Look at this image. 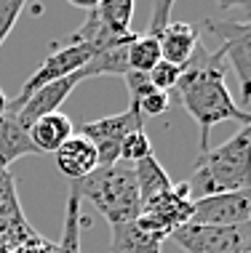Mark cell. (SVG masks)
<instances>
[{
    "label": "cell",
    "mask_w": 251,
    "mask_h": 253,
    "mask_svg": "<svg viewBox=\"0 0 251 253\" xmlns=\"http://www.w3.org/2000/svg\"><path fill=\"white\" fill-rule=\"evenodd\" d=\"M227 61L219 51H208L198 43L193 59L182 67V78L176 83L174 93L187 109V115L201 128V152L208 149L211 128L225 120H235L241 126H249V112H243L238 101L233 99L227 88Z\"/></svg>",
    "instance_id": "cell-1"
},
{
    "label": "cell",
    "mask_w": 251,
    "mask_h": 253,
    "mask_svg": "<svg viewBox=\"0 0 251 253\" xmlns=\"http://www.w3.org/2000/svg\"><path fill=\"white\" fill-rule=\"evenodd\" d=\"M249 155H251V128L241 126V131L230 136L216 149H206L193 163V176L187 187L190 197H208L222 192L249 189Z\"/></svg>",
    "instance_id": "cell-2"
},
{
    "label": "cell",
    "mask_w": 251,
    "mask_h": 253,
    "mask_svg": "<svg viewBox=\"0 0 251 253\" xmlns=\"http://www.w3.org/2000/svg\"><path fill=\"white\" fill-rule=\"evenodd\" d=\"M70 189L75 197H86L91 205L107 218L110 227L137 221L142 200L137 192V179H134V166L131 163H112V166H101L86 179L70 181Z\"/></svg>",
    "instance_id": "cell-3"
},
{
    "label": "cell",
    "mask_w": 251,
    "mask_h": 253,
    "mask_svg": "<svg viewBox=\"0 0 251 253\" xmlns=\"http://www.w3.org/2000/svg\"><path fill=\"white\" fill-rule=\"evenodd\" d=\"M206 30L219 40V51L227 67L235 70L241 85V109L249 112L251 101V16L246 19H206Z\"/></svg>",
    "instance_id": "cell-4"
},
{
    "label": "cell",
    "mask_w": 251,
    "mask_h": 253,
    "mask_svg": "<svg viewBox=\"0 0 251 253\" xmlns=\"http://www.w3.org/2000/svg\"><path fill=\"white\" fill-rule=\"evenodd\" d=\"M88 59H91V53H88V48H83V45L67 43V40H62V43H53L51 51H49V56L40 61L38 70L27 78V83L22 85L19 96L5 104V112L16 115L19 109H22V104L38 91V88H43V85L53 83V80H62V78H70V75L80 72L88 64Z\"/></svg>",
    "instance_id": "cell-5"
},
{
    "label": "cell",
    "mask_w": 251,
    "mask_h": 253,
    "mask_svg": "<svg viewBox=\"0 0 251 253\" xmlns=\"http://www.w3.org/2000/svg\"><path fill=\"white\" fill-rule=\"evenodd\" d=\"M190 218H193V197H190L187 181H179L168 192L142 203L137 224L142 229H147V232H152V235L166 240L176 229L190 224Z\"/></svg>",
    "instance_id": "cell-6"
},
{
    "label": "cell",
    "mask_w": 251,
    "mask_h": 253,
    "mask_svg": "<svg viewBox=\"0 0 251 253\" xmlns=\"http://www.w3.org/2000/svg\"><path fill=\"white\" fill-rule=\"evenodd\" d=\"M131 131H145V118H142L137 104H128V109H123L118 115H110V118L83 123L78 133L94 144L97 157H99V168H101V166H112V163L120 160V141Z\"/></svg>",
    "instance_id": "cell-7"
},
{
    "label": "cell",
    "mask_w": 251,
    "mask_h": 253,
    "mask_svg": "<svg viewBox=\"0 0 251 253\" xmlns=\"http://www.w3.org/2000/svg\"><path fill=\"white\" fill-rule=\"evenodd\" d=\"M171 240L187 253H249L251 229L243 227H206V224H185L176 229Z\"/></svg>",
    "instance_id": "cell-8"
},
{
    "label": "cell",
    "mask_w": 251,
    "mask_h": 253,
    "mask_svg": "<svg viewBox=\"0 0 251 253\" xmlns=\"http://www.w3.org/2000/svg\"><path fill=\"white\" fill-rule=\"evenodd\" d=\"M251 218V195L249 189L222 192L193 200V218L190 224L206 227H243Z\"/></svg>",
    "instance_id": "cell-9"
},
{
    "label": "cell",
    "mask_w": 251,
    "mask_h": 253,
    "mask_svg": "<svg viewBox=\"0 0 251 253\" xmlns=\"http://www.w3.org/2000/svg\"><path fill=\"white\" fill-rule=\"evenodd\" d=\"M80 80H86L83 72H75V75H70V78L53 80V83L38 88V91L22 104V109L16 112V120L22 123L24 128H30L35 120L46 118V115L59 112V107H62L64 101H67V96L75 91V85L80 83Z\"/></svg>",
    "instance_id": "cell-10"
},
{
    "label": "cell",
    "mask_w": 251,
    "mask_h": 253,
    "mask_svg": "<svg viewBox=\"0 0 251 253\" xmlns=\"http://www.w3.org/2000/svg\"><path fill=\"white\" fill-rule=\"evenodd\" d=\"M56 168L62 170L70 181H78V179H86L88 173L99 168V157H97V149L88 139H83L80 133L70 136L62 147L56 149Z\"/></svg>",
    "instance_id": "cell-11"
},
{
    "label": "cell",
    "mask_w": 251,
    "mask_h": 253,
    "mask_svg": "<svg viewBox=\"0 0 251 253\" xmlns=\"http://www.w3.org/2000/svg\"><path fill=\"white\" fill-rule=\"evenodd\" d=\"M201 38L198 30L187 22H168L163 30L158 32V48H160V59L168 64L185 67L193 59L195 48H198Z\"/></svg>",
    "instance_id": "cell-12"
},
{
    "label": "cell",
    "mask_w": 251,
    "mask_h": 253,
    "mask_svg": "<svg viewBox=\"0 0 251 253\" xmlns=\"http://www.w3.org/2000/svg\"><path fill=\"white\" fill-rule=\"evenodd\" d=\"M27 155H40L30 139V131L16 120V115L0 112V166L11 168V163Z\"/></svg>",
    "instance_id": "cell-13"
},
{
    "label": "cell",
    "mask_w": 251,
    "mask_h": 253,
    "mask_svg": "<svg viewBox=\"0 0 251 253\" xmlns=\"http://www.w3.org/2000/svg\"><path fill=\"white\" fill-rule=\"evenodd\" d=\"M27 131H30V139H32V144L38 147V152H56L70 136H75V126H72V120L59 109V112L35 120Z\"/></svg>",
    "instance_id": "cell-14"
},
{
    "label": "cell",
    "mask_w": 251,
    "mask_h": 253,
    "mask_svg": "<svg viewBox=\"0 0 251 253\" xmlns=\"http://www.w3.org/2000/svg\"><path fill=\"white\" fill-rule=\"evenodd\" d=\"M160 248H163V237L142 229L137 221L112 227L110 253H160Z\"/></svg>",
    "instance_id": "cell-15"
},
{
    "label": "cell",
    "mask_w": 251,
    "mask_h": 253,
    "mask_svg": "<svg viewBox=\"0 0 251 253\" xmlns=\"http://www.w3.org/2000/svg\"><path fill=\"white\" fill-rule=\"evenodd\" d=\"M134 179H137V192H139V200L147 203L152 200V197L168 192V189L174 187V181L168 179V173L163 170L158 160H155V155L145 157V160L134 163Z\"/></svg>",
    "instance_id": "cell-16"
},
{
    "label": "cell",
    "mask_w": 251,
    "mask_h": 253,
    "mask_svg": "<svg viewBox=\"0 0 251 253\" xmlns=\"http://www.w3.org/2000/svg\"><path fill=\"white\" fill-rule=\"evenodd\" d=\"M137 38V35H134ZM128 45L131 43H123V45H115V48H107L101 53H94L88 59V64L83 67V78H97V75H115V78H123L128 70Z\"/></svg>",
    "instance_id": "cell-17"
},
{
    "label": "cell",
    "mask_w": 251,
    "mask_h": 253,
    "mask_svg": "<svg viewBox=\"0 0 251 253\" xmlns=\"http://www.w3.org/2000/svg\"><path fill=\"white\" fill-rule=\"evenodd\" d=\"M99 19L107 24V30L115 35H131L134 19V0H99L97 5Z\"/></svg>",
    "instance_id": "cell-18"
},
{
    "label": "cell",
    "mask_w": 251,
    "mask_h": 253,
    "mask_svg": "<svg viewBox=\"0 0 251 253\" xmlns=\"http://www.w3.org/2000/svg\"><path fill=\"white\" fill-rule=\"evenodd\" d=\"M160 61V48H158V38L150 32H142L131 40L128 45V70L147 75L155 64Z\"/></svg>",
    "instance_id": "cell-19"
},
{
    "label": "cell",
    "mask_w": 251,
    "mask_h": 253,
    "mask_svg": "<svg viewBox=\"0 0 251 253\" xmlns=\"http://www.w3.org/2000/svg\"><path fill=\"white\" fill-rule=\"evenodd\" d=\"M56 253H83L80 251V197L70 192L64 208L62 240L56 243Z\"/></svg>",
    "instance_id": "cell-20"
},
{
    "label": "cell",
    "mask_w": 251,
    "mask_h": 253,
    "mask_svg": "<svg viewBox=\"0 0 251 253\" xmlns=\"http://www.w3.org/2000/svg\"><path fill=\"white\" fill-rule=\"evenodd\" d=\"M0 218H27L22 211V203H19L16 195V181H13V173L8 168L0 166Z\"/></svg>",
    "instance_id": "cell-21"
},
{
    "label": "cell",
    "mask_w": 251,
    "mask_h": 253,
    "mask_svg": "<svg viewBox=\"0 0 251 253\" xmlns=\"http://www.w3.org/2000/svg\"><path fill=\"white\" fill-rule=\"evenodd\" d=\"M150 155H152V144H150V136L145 131H131L120 141V160L123 163H131L134 166V163L145 160Z\"/></svg>",
    "instance_id": "cell-22"
},
{
    "label": "cell",
    "mask_w": 251,
    "mask_h": 253,
    "mask_svg": "<svg viewBox=\"0 0 251 253\" xmlns=\"http://www.w3.org/2000/svg\"><path fill=\"white\" fill-rule=\"evenodd\" d=\"M179 78H182V67L168 64V61H163V59H160L150 72H147L150 85L155 88V91H163V93H171L176 88V83H179Z\"/></svg>",
    "instance_id": "cell-23"
},
{
    "label": "cell",
    "mask_w": 251,
    "mask_h": 253,
    "mask_svg": "<svg viewBox=\"0 0 251 253\" xmlns=\"http://www.w3.org/2000/svg\"><path fill=\"white\" fill-rule=\"evenodd\" d=\"M22 11H24V0H0V45L16 27Z\"/></svg>",
    "instance_id": "cell-24"
},
{
    "label": "cell",
    "mask_w": 251,
    "mask_h": 253,
    "mask_svg": "<svg viewBox=\"0 0 251 253\" xmlns=\"http://www.w3.org/2000/svg\"><path fill=\"white\" fill-rule=\"evenodd\" d=\"M123 80H126V88H128V99H131L128 104H139L147 93L155 91L150 85V80H147V75H142V72H126Z\"/></svg>",
    "instance_id": "cell-25"
},
{
    "label": "cell",
    "mask_w": 251,
    "mask_h": 253,
    "mask_svg": "<svg viewBox=\"0 0 251 253\" xmlns=\"http://www.w3.org/2000/svg\"><path fill=\"white\" fill-rule=\"evenodd\" d=\"M168 104H171V96H168V93H163V91H150L137 107H139L142 118H145V115L158 118V115H163L166 109H168Z\"/></svg>",
    "instance_id": "cell-26"
},
{
    "label": "cell",
    "mask_w": 251,
    "mask_h": 253,
    "mask_svg": "<svg viewBox=\"0 0 251 253\" xmlns=\"http://www.w3.org/2000/svg\"><path fill=\"white\" fill-rule=\"evenodd\" d=\"M11 253H56V243L46 240L43 235L35 232V235H30L24 243H19Z\"/></svg>",
    "instance_id": "cell-27"
},
{
    "label": "cell",
    "mask_w": 251,
    "mask_h": 253,
    "mask_svg": "<svg viewBox=\"0 0 251 253\" xmlns=\"http://www.w3.org/2000/svg\"><path fill=\"white\" fill-rule=\"evenodd\" d=\"M5 104H8V99H5L3 88H0V112H5Z\"/></svg>",
    "instance_id": "cell-28"
},
{
    "label": "cell",
    "mask_w": 251,
    "mask_h": 253,
    "mask_svg": "<svg viewBox=\"0 0 251 253\" xmlns=\"http://www.w3.org/2000/svg\"><path fill=\"white\" fill-rule=\"evenodd\" d=\"M0 253H11V248H8L5 243H0Z\"/></svg>",
    "instance_id": "cell-29"
}]
</instances>
